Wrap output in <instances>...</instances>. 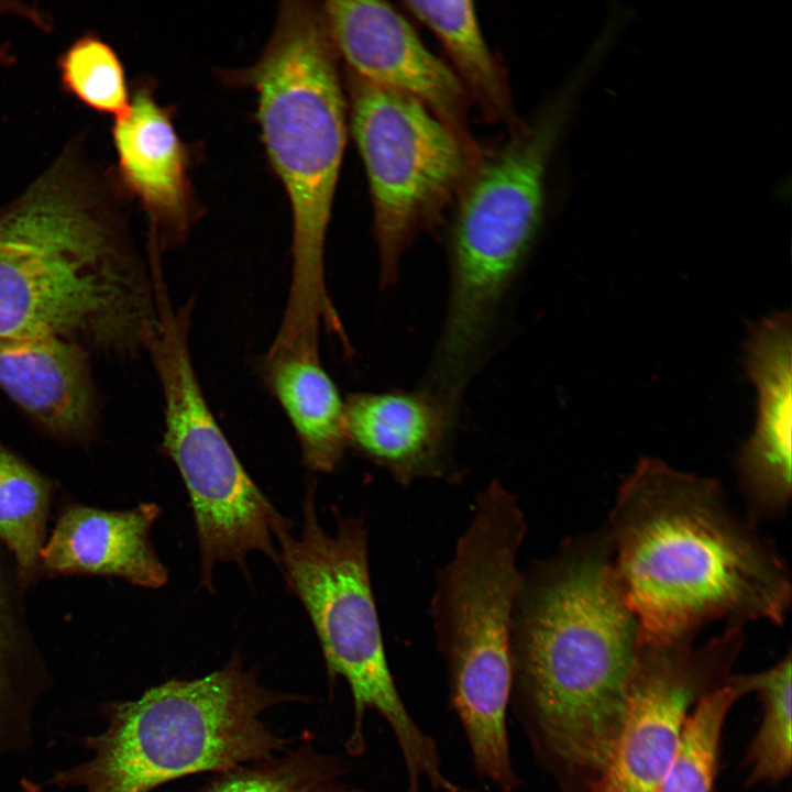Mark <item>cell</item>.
Masks as SVG:
<instances>
[{"mask_svg":"<svg viewBox=\"0 0 792 792\" xmlns=\"http://www.w3.org/2000/svg\"><path fill=\"white\" fill-rule=\"evenodd\" d=\"M292 698L261 685L235 653L202 678L172 679L136 700L103 705L106 728L85 738L90 757L48 783L81 792H150L180 777L273 758L288 741L261 715Z\"/></svg>","mask_w":792,"mask_h":792,"instance_id":"8992f818","label":"cell"},{"mask_svg":"<svg viewBox=\"0 0 792 792\" xmlns=\"http://www.w3.org/2000/svg\"><path fill=\"white\" fill-rule=\"evenodd\" d=\"M12 560L0 553V755L25 749L47 688V670L31 636Z\"/></svg>","mask_w":792,"mask_h":792,"instance_id":"d6986e66","label":"cell"},{"mask_svg":"<svg viewBox=\"0 0 792 792\" xmlns=\"http://www.w3.org/2000/svg\"><path fill=\"white\" fill-rule=\"evenodd\" d=\"M322 9L285 2L243 79L293 212L292 273L280 327L305 332L338 320L326 286L324 245L344 152L346 103Z\"/></svg>","mask_w":792,"mask_h":792,"instance_id":"277c9868","label":"cell"},{"mask_svg":"<svg viewBox=\"0 0 792 792\" xmlns=\"http://www.w3.org/2000/svg\"><path fill=\"white\" fill-rule=\"evenodd\" d=\"M160 514L155 503L123 510L67 504L42 550V576H111L141 587H162L168 572L151 541Z\"/></svg>","mask_w":792,"mask_h":792,"instance_id":"5bb4252c","label":"cell"},{"mask_svg":"<svg viewBox=\"0 0 792 792\" xmlns=\"http://www.w3.org/2000/svg\"><path fill=\"white\" fill-rule=\"evenodd\" d=\"M55 486L53 481L0 440V542L11 558L21 587L41 578V553Z\"/></svg>","mask_w":792,"mask_h":792,"instance_id":"44dd1931","label":"cell"},{"mask_svg":"<svg viewBox=\"0 0 792 792\" xmlns=\"http://www.w3.org/2000/svg\"><path fill=\"white\" fill-rule=\"evenodd\" d=\"M97 185L63 156L0 209V338L146 350L157 326L151 273Z\"/></svg>","mask_w":792,"mask_h":792,"instance_id":"3957f363","label":"cell"},{"mask_svg":"<svg viewBox=\"0 0 792 792\" xmlns=\"http://www.w3.org/2000/svg\"><path fill=\"white\" fill-rule=\"evenodd\" d=\"M351 123L371 190L381 283L388 286L415 234L460 194L479 151L417 99L354 76Z\"/></svg>","mask_w":792,"mask_h":792,"instance_id":"30bf717a","label":"cell"},{"mask_svg":"<svg viewBox=\"0 0 792 792\" xmlns=\"http://www.w3.org/2000/svg\"><path fill=\"white\" fill-rule=\"evenodd\" d=\"M59 66L64 86L82 103L116 119L128 112L123 67L108 44L85 36L64 53Z\"/></svg>","mask_w":792,"mask_h":792,"instance_id":"d4e9b609","label":"cell"},{"mask_svg":"<svg viewBox=\"0 0 792 792\" xmlns=\"http://www.w3.org/2000/svg\"><path fill=\"white\" fill-rule=\"evenodd\" d=\"M157 326L146 350L164 399L163 450L188 492L200 549L201 585L213 586L217 562L246 575L252 551L278 563L275 534L290 526L251 480L218 425L190 356L191 302L174 308L166 288L156 292Z\"/></svg>","mask_w":792,"mask_h":792,"instance_id":"9c48e42d","label":"cell"},{"mask_svg":"<svg viewBox=\"0 0 792 792\" xmlns=\"http://www.w3.org/2000/svg\"><path fill=\"white\" fill-rule=\"evenodd\" d=\"M525 531L514 495L503 484H488L439 574L432 600L450 708L476 776L502 792H515L522 784L510 752L507 713L514 613L522 582L517 554Z\"/></svg>","mask_w":792,"mask_h":792,"instance_id":"5b68a950","label":"cell"},{"mask_svg":"<svg viewBox=\"0 0 792 792\" xmlns=\"http://www.w3.org/2000/svg\"><path fill=\"white\" fill-rule=\"evenodd\" d=\"M791 317L777 312L755 326L745 364L757 391V420L738 455L740 486L756 517L783 514L791 501Z\"/></svg>","mask_w":792,"mask_h":792,"instance_id":"4fadbf2b","label":"cell"},{"mask_svg":"<svg viewBox=\"0 0 792 792\" xmlns=\"http://www.w3.org/2000/svg\"><path fill=\"white\" fill-rule=\"evenodd\" d=\"M113 141L123 185L148 212L160 241L176 244L191 220L188 157L169 114L148 89L136 90L128 112L116 119Z\"/></svg>","mask_w":792,"mask_h":792,"instance_id":"2e32d148","label":"cell"},{"mask_svg":"<svg viewBox=\"0 0 792 792\" xmlns=\"http://www.w3.org/2000/svg\"><path fill=\"white\" fill-rule=\"evenodd\" d=\"M605 527L522 575L509 707L559 792H596L620 733L640 647Z\"/></svg>","mask_w":792,"mask_h":792,"instance_id":"6da1fadb","label":"cell"},{"mask_svg":"<svg viewBox=\"0 0 792 792\" xmlns=\"http://www.w3.org/2000/svg\"><path fill=\"white\" fill-rule=\"evenodd\" d=\"M744 645L737 624L696 647L641 641L622 729L596 792H657L690 713L733 675Z\"/></svg>","mask_w":792,"mask_h":792,"instance_id":"8fae6325","label":"cell"},{"mask_svg":"<svg viewBox=\"0 0 792 792\" xmlns=\"http://www.w3.org/2000/svg\"><path fill=\"white\" fill-rule=\"evenodd\" d=\"M745 695L733 674L695 705L657 792H713L725 721L733 705Z\"/></svg>","mask_w":792,"mask_h":792,"instance_id":"603a6c76","label":"cell"},{"mask_svg":"<svg viewBox=\"0 0 792 792\" xmlns=\"http://www.w3.org/2000/svg\"><path fill=\"white\" fill-rule=\"evenodd\" d=\"M8 13L21 14L41 25L43 23V16L34 9L24 6L20 7L14 2H0V16Z\"/></svg>","mask_w":792,"mask_h":792,"instance_id":"484cf974","label":"cell"},{"mask_svg":"<svg viewBox=\"0 0 792 792\" xmlns=\"http://www.w3.org/2000/svg\"><path fill=\"white\" fill-rule=\"evenodd\" d=\"M88 356L57 338H0V387L53 438L87 443L99 418Z\"/></svg>","mask_w":792,"mask_h":792,"instance_id":"9a60e30c","label":"cell"},{"mask_svg":"<svg viewBox=\"0 0 792 792\" xmlns=\"http://www.w3.org/2000/svg\"><path fill=\"white\" fill-rule=\"evenodd\" d=\"M344 776L341 759L306 743L284 757L221 772L197 792H366L344 781Z\"/></svg>","mask_w":792,"mask_h":792,"instance_id":"cb8c5ba5","label":"cell"},{"mask_svg":"<svg viewBox=\"0 0 792 792\" xmlns=\"http://www.w3.org/2000/svg\"><path fill=\"white\" fill-rule=\"evenodd\" d=\"M260 370L297 435L305 464L333 471L349 447L345 403L322 366L319 345L270 346Z\"/></svg>","mask_w":792,"mask_h":792,"instance_id":"ac0fdd59","label":"cell"},{"mask_svg":"<svg viewBox=\"0 0 792 792\" xmlns=\"http://www.w3.org/2000/svg\"><path fill=\"white\" fill-rule=\"evenodd\" d=\"M605 528L641 641L693 644L719 619L784 623L790 572L716 480L642 458L620 483Z\"/></svg>","mask_w":792,"mask_h":792,"instance_id":"7a4b0ae2","label":"cell"},{"mask_svg":"<svg viewBox=\"0 0 792 792\" xmlns=\"http://www.w3.org/2000/svg\"><path fill=\"white\" fill-rule=\"evenodd\" d=\"M322 13L352 76L417 99L476 150L468 131L462 84L397 10L382 1L333 0L324 3Z\"/></svg>","mask_w":792,"mask_h":792,"instance_id":"7c38bea8","label":"cell"},{"mask_svg":"<svg viewBox=\"0 0 792 792\" xmlns=\"http://www.w3.org/2000/svg\"><path fill=\"white\" fill-rule=\"evenodd\" d=\"M21 787L23 792H44L38 783L26 778L21 781Z\"/></svg>","mask_w":792,"mask_h":792,"instance_id":"4316f807","label":"cell"},{"mask_svg":"<svg viewBox=\"0 0 792 792\" xmlns=\"http://www.w3.org/2000/svg\"><path fill=\"white\" fill-rule=\"evenodd\" d=\"M349 446L398 481L431 475L441 457L455 411L426 389L358 393L345 400Z\"/></svg>","mask_w":792,"mask_h":792,"instance_id":"e0dca14e","label":"cell"},{"mask_svg":"<svg viewBox=\"0 0 792 792\" xmlns=\"http://www.w3.org/2000/svg\"><path fill=\"white\" fill-rule=\"evenodd\" d=\"M316 484L306 486L302 530L275 534L278 563L289 590L299 598L318 636L330 681L343 678L353 698V724L346 740L352 756L365 750L367 711L377 713L397 743L407 779L417 781L438 772L441 756L435 739L410 715L397 689L386 657L371 586L364 522L338 514L337 532L319 520Z\"/></svg>","mask_w":792,"mask_h":792,"instance_id":"ba28073f","label":"cell"},{"mask_svg":"<svg viewBox=\"0 0 792 792\" xmlns=\"http://www.w3.org/2000/svg\"><path fill=\"white\" fill-rule=\"evenodd\" d=\"M586 73L580 68L534 125L477 163L460 191L447 312L428 374L444 389L465 388L531 248L542 221L548 162Z\"/></svg>","mask_w":792,"mask_h":792,"instance_id":"52a82bcc","label":"cell"},{"mask_svg":"<svg viewBox=\"0 0 792 792\" xmlns=\"http://www.w3.org/2000/svg\"><path fill=\"white\" fill-rule=\"evenodd\" d=\"M446 48L466 95L494 122L521 130L503 70L490 50L472 1H405Z\"/></svg>","mask_w":792,"mask_h":792,"instance_id":"ffe728a7","label":"cell"},{"mask_svg":"<svg viewBox=\"0 0 792 792\" xmlns=\"http://www.w3.org/2000/svg\"><path fill=\"white\" fill-rule=\"evenodd\" d=\"M791 671L788 651L768 669L734 674L746 694L756 693L761 703L760 724L745 756L748 785L779 783L791 773Z\"/></svg>","mask_w":792,"mask_h":792,"instance_id":"7402d4cb","label":"cell"},{"mask_svg":"<svg viewBox=\"0 0 792 792\" xmlns=\"http://www.w3.org/2000/svg\"><path fill=\"white\" fill-rule=\"evenodd\" d=\"M0 62H1V51H0Z\"/></svg>","mask_w":792,"mask_h":792,"instance_id":"83f0119b","label":"cell"}]
</instances>
